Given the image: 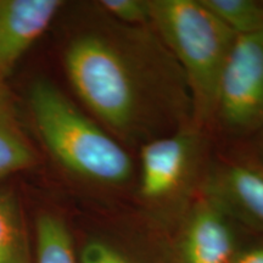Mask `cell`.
I'll return each mask as SVG.
<instances>
[{
    "label": "cell",
    "mask_w": 263,
    "mask_h": 263,
    "mask_svg": "<svg viewBox=\"0 0 263 263\" xmlns=\"http://www.w3.org/2000/svg\"><path fill=\"white\" fill-rule=\"evenodd\" d=\"M232 263H263V238L256 241L244 242Z\"/></svg>",
    "instance_id": "15"
},
{
    "label": "cell",
    "mask_w": 263,
    "mask_h": 263,
    "mask_svg": "<svg viewBox=\"0 0 263 263\" xmlns=\"http://www.w3.org/2000/svg\"><path fill=\"white\" fill-rule=\"evenodd\" d=\"M263 127V29L239 35L223 73L211 128L249 139Z\"/></svg>",
    "instance_id": "5"
},
{
    "label": "cell",
    "mask_w": 263,
    "mask_h": 263,
    "mask_svg": "<svg viewBox=\"0 0 263 263\" xmlns=\"http://www.w3.org/2000/svg\"><path fill=\"white\" fill-rule=\"evenodd\" d=\"M201 3L238 37L263 29V0H201Z\"/></svg>",
    "instance_id": "12"
},
{
    "label": "cell",
    "mask_w": 263,
    "mask_h": 263,
    "mask_svg": "<svg viewBox=\"0 0 263 263\" xmlns=\"http://www.w3.org/2000/svg\"><path fill=\"white\" fill-rule=\"evenodd\" d=\"M209 146V130L190 122L138 147L133 192L151 226L176 230L201 190Z\"/></svg>",
    "instance_id": "4"
},
{
    "label": "cell",
    "mask_w": 263,
    "mask_h": 263,
    "mask_svg": "<svg viewBox=\"0 0 263 263\" xmlns=\"http://www.w3.org/2000/svg\"><path fill=\"white\" fill-rule=\"evenodd\" d=\"M37 154L22 129L8 91L0 93V180L37 163Z\"/></svg>",
    "instance_id": "9"
},
{
    "label": "cell",
    "mask_w": 263,
    "mask_h": 263,
    "mask_svg": "<svg viewBox=\"0 0 263 263\" xmlns=\"http://www.w3.org/2000/svg\"><path fill=\"white\" fill-rule=\"evenodd\" d=\"M249 156L246 161L263 173V127L249 138Z\"/></svg>",
    "instance_id": "16"
},
{
    "label": "cell",
    "mask_w": 263,
    "mask_h": 263,
    "mask_svg": "<svg viewBox=\"0 0 263 263\" xmlns=\"http://www.w3.org/2000/svg\"><path fill=\"white\" fill-rule=\"evenodd\" d=\"M3 90H5V88H4V80H3V77H2V76H0V93H2Z\"/></svg>",
    "instance_id": "17"
},
{
    "label": "cell",
    "mask_w": 263,
    "mask_h": 263,
    "mask_svg": "<svg viewBox=\"0 0 263 263\" xmlns=\"http://www.w3.org/2000/svg\"><path fill=\"white\" fill-rule=\"evenodd\" d=\"M99 8L105 15L122 25H151L150 0H101Z\"/></svg>",
    "instance_id": "14"
},
{
    "label": "cell",
    "mask_w": 263,
    "mask_h": 263,
    "mask_svg": "<svg viewBox=\"0 0 263 263\" xmlns=\"http://www.w3.org/2000/svg\"><path fill=\"white\" fill-rule=\"evenodd\" d=\"M151 26L178 62L193 103V121L211 130L217 98L238 35L201 0H150Z\"/></svg>",
    "instance_id": "3"
},
{
    "label": "cell",
    "mask_w": 263,
    "mask_h": 263,
    "mask_svg": "<svg viewBox=\"0 0 263 263\" xmlns=\"http://www.w3.org/2000/svg\"><path fill=\"white\" fill-rule=\"evenodd\" d=\"M200 194L263 238V173L249 161H210Z\"/></svg>",
    "instance_id": "7"
},
{
    "label": "cell",
    "mask_w": 263,
    "mask_h": 263,
    "mask_svg": "<svg viewBox=\"0 0 263 263\" xmlns=\"http://www.w3.org/2000/svg\"><path fill=\"white\" fill-rule=\"evenodd\" d=\"M29 106L43 144L62 168L99 188L133 190L136 160L128 147L52 82L32 84Z\"/></svg>",
    "instance_id": "2"
},
{
    "label": "cell",
    "mask_w": 263,
    "mask_h": 263,
    "mask_svg": "<svg viewBox=\"0 0 263 263\" xmlns=\"http://www.w3.org/2000/svg\"><path fill=\"white\" fill-rule=\"evenodd\" d=\"M78 263H145V258L132 245H122L108 239L88 240L77 255Z\"/></svg>",
    "instance_id": "13"
},
{
    "label": "cell",
    "mask_w": 263,
    "mask_h": 263,
    "mask_svg": "<svg viewBox=\"0 0 263 263\" xmlns=\"http://www.w3.org/2000/svg\"><path fill=\"white\" fill-rule=\"evenodd\" d=\"M239 226L199 194L173 232L170 263H232L244 242Z\"/></svg>",
    "instance_id": "6"
},
{
    "label": "cell",
    "mask_w": 263,
    "mask_h": 263,
    "mask_svg": "<svg viewBox=\"0 0 263 263\" xmlns=\"http://www.w3.org/2000/svg\"><path fill=\"white\" fill-rule=\"evenodd\" d=\"M110 20L107 28L78 33L65 48L66 76L84 106L137 149L194 122L183 72L153 26Z\"/></svg>",
    "instance_id": "1"
},
{
    "label": "cell",
    "mask_w": 263,
    "mask_h": 263,
    "mask_svg": "<svg viewBox=\"0 0 263 263\" xmlns=\"http://www.w3.org/2000/svg\"><path fill=\"white\" fill-rule=\"evenodd\" d=\"M0 263H34V252L17 196L0 192Z\"/></svg>",
    "instance_id": "10"
},
{
    "label": "cell",
    "mask_w": 263,
    "mask_h": 263,
    "mask_svg": "<svg viewBox=\"0 0 263 263\" xmlns=\"http://www.w3.org/2000/svg\"><path fill=\"white\" fill-rule=\"evenodd\" d=\"M64 4L61 0H0V76L3 80L47 31Z\"/></svg>",
    "instance_id": "8"
},
{
    "label": "cell",
    "mask_w": 263,
    "mask_h": 263,
    "mask_svg": "<svg viewBox=\"0 0 263 263\" xmlns=\"http://www.w3.org/2000/svg\"><path fill=\"white\" fill-rule=\"evenodd\" d=\"M34 263H78L71 230L55 213L44 212L35 221Z\"/></svg>",
    "instance_id": "11"
}]
</instances>
